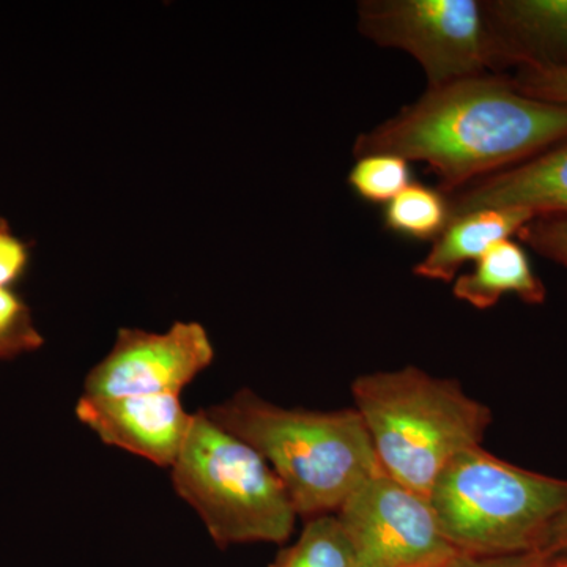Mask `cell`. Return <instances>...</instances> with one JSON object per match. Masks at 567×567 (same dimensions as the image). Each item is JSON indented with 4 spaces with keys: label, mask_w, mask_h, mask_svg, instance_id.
Returning <instances> with one entry per match:
<instances>
[{
    "label": "cell",
    "mask_w": 567,
    "mask_h": 567,
    "mask_svg": "<svg viewBox=\"0 0 567 567\" xmlns=\"http://www.w3.org/2000/svg\"><path fill=\"white\" fill-rule=\"evenodd\" d=\"M567 140V106L529 99L509 74L447 82L354 140L353 156H401L435 174L446 196Z\"/></svg>",
    "instance_id": "1"
},
{
    "label": "cell",
    "mask_w": 567,
    "mask_h": 567,
    "mask_svg": "<svg viewBox=\"0 0 567 567\" xmlns=\"http://www.w3.org/2000/svg\"><path fill=\"white\" fill-rule=\"evenodd\" d=\"M205 413L267 461L306 520L338 513L365 480L382 472L353 406L284 409L245 388Z\"/></svg>",
    "instance_id": "2"
},
{
    "label": "cell",
    "mask_w": 567,
    "mask_h": 567,
    "mask_svg": "<svg viewBox=\"0 0 567 567\" xmlns=\"http://www.w3.org/2000/svg\"><path fill=\"white\" fill-rule=\"evenodd\" d=\"M352 395L382 473L424 496L454 457L481 446L492 423V410L456 380L415 365L357 377Z\"/></svg>",
    "instance_id": "3"
},
{
    "label": "cell",
    "mask_w": 567,
    "mask_h": 567,
    "mask_svg": "<svg viewBox=\"0 0 567 567\" xmlns=\"http://www.w3.org/2000/svg\"><path fill=\"white\" fill-rule=\"evenodd\" d=\"M427 498L457 554H524L540 547L566 509L567 480L528 472L477 446L445 466Z\"/></svg>",
    "instance_id": "4"
},
{
    "label": "cell",
    "mask_w": 567,
    "mask_h": 567,
    "mask_svg": "<svg viewBox=\"0 0 567 567\" xmlns=\"http://www.w3.org/2000/svg\"><path fill=\"white\" fill-rule=\"evenodd\" d=\"M173 484L219 547L282 544L292 536L298 514L274 468L205 410L193 413Z\"/></svg>",
    "instance_id": "5"
},
{
    "label": "cell",
    "mask_w": 567,
    "mask_h": 567,
    "mask_svg": "<svg viewBox=\"0 0 567 567\" xmlns=\"http://www.w3.org/2000/svg\"><path fill=\"white\" fill-rule=\"evenodd\" d=\"M357 10L361 35L412 55L427 87L505 74L484 0H363Z\"/></svg>",
    "instance_id": "6"
},
{
    "label": "cell",
    "mask_w": 567,
    "mask_h": 567,
    "mask_svg": "<svg viewBox=\"0 0 567 567\" xmlns=\"http://www.w3.org/2000/svg\"><path fill=\"white\" fill-rule=\"evenodd\" d=\"M354 567H436L457 550L443 536L427 496L385 473L365 480L336 513Z\"/></svg>",
    "instance_id": "7"
},
{
    "label": "cell",
    "mask_w": 567,
    "mask_h": 567,
    "mask_svg": "<svg viewBox=\"0 0 567 567\" xmlns=\"http://www.w3.org/2000/svg\"><path fill=\"white\" fill-rule=\"evenodd\" d=\"M215 360L207 330L175 322L164 333L122 328L111 352L85 377L84 395L181 394Z\"/></svg>",
    "instance_id": "8"
},
{
    "label": "cell",
    "mask_w": 567,
    "mask_h": 567,
    "mask_svg": "<svg viewBox=\"0 0 567 567\" xmlns=\"http://www.w3.org/2000/svg\"><path fill=\"white\" fill-rule=\"evenodd\" d=\"M76 416L106 445L171 468L185 445L193 421V413L183 409L181 394L128 398L82 394Z\"/></svg>",
    "instance_id": "9"
},
{
    "label": "cell",
    "mask_w": 567,
    "mask_h": 567,
    "mask_svg": "<svg viewBox=\"0 0 567 567\" xmlns=\"http://www.w3.org/2000/svg\"><path fill=\"white\" fill-rule=\"evenodd\" d=\"M451 215L513 208L533 216L567 215V140L527 162L450 194ZM451 219V221H453Z\"/></svg>",
    "instance_id": "10"
},
{
    "label": "cell",
    "mask_w": 567,
    "mask_h": 567,
    "mask_svg": "<svg viewBox=\"0 0 567 567\" xmlns=\"http://www.w3.org/2000/svg\"><path fill=\"white\" fill-rule=\"evenodd\" d=\"M503 73L567 69V0H484Z\"/></svg>",
    "instance_id": "11"
},
{
    "label": "cell",
    "mask_w": 567,
    "mask_h": 567,
    "mask_svg": "<svg viewBox=\"0 0 567 567\" xmlns=\"http://www.w3.org/2000/svg\"><path fill=\"white\" fill-rule=\"evenodd\" d=\"M533 218L532 213L513 208H487L458 216L447 224L413 274L431 281L454 282L464 265L476 262L499 241L517 237Z\"/></svg>",
    "instance_id": "12"
},
{
    "label": "cell",
    "mask_w": 567,
    "mask_h": 567,
    "mask_svg": "<svg viewBox=\"0 0 567 567\" xmlns=\"http://www.w3.org/2000/svg\"><path fill=\"white\" fill-rule=\"evenodd\" d=\"M453 295L457 300L486 311L505 295H516L527 305H543L547 290L524 246L507 238L477 259L470 274L454 279Z\"/></svg>",
    "instance_id": "13"
},
{
    "label": "cell",
    "mask_w": 567,
    "mask_h": 567,
    "mask_svg": "<svg viewBox=\"0 0 567 567\" xmlns=\"http://www.w3.org/2000/svg\"><path fill=\"white\" fill-rule=\"evenodd\" d=\"M453 219L450 197L442 189L412 182L383 210L388 233L417 241H435Z\"/></svg>",
    "instance_id": "14"
},
{
    "label": "cell",
    "mask_w": 567,
    "mask_h": 567,
    "mask_svg": "<svg viewBox=\"0 0 567 567\" xmlns=\"http://www.w3.org/2000/svg\"><path fill=\"white\" fill-rule=\"evenodd\" d=\"M270 567H354V559L338 517L327 514L306 520L300 537Z\"/></svg>",
    "instance_id": "15"
},
{
    "label": "cell",
    "mask_w": 567,
    "mask_h": 567,
    "mask_svg": "<svg viewBox=\"0 0 567 567\" xmlns=\"http://www.w3.org/2000/svg\"><path fill=\"white\" fill-rule=\"evenodd\" d=\"M347 182L365 203L386 205L412 183V169L401 156L375 153L357 158Z\"/></svg>",
    "instance_id": "16"
},
{
    "label": "cell",
    "mask_w": 567,
    "mask_h": 567,
    "mask_svg": "<svg viewBox=\"0 0 567 567\" xmlns=\"http://www.w3.org/2000/svg\"><path fill=\"white\" fill-rule=\"evenodd\" d=\"M520 244L565 268L567 274V215L536 216L517 234Z\"/></svg>",
    "instance_id": "17"
},
{
    "label": "cell",
    "mask_w": 567,
    "mask_h": 567,
    "mask_svg": "<svg viewBox=\"0 0 567 567\" xmlns=\"http://www.w3.org/2000/svg\"><path fill=\"white\" fill-rule=\"evenodd\" d=\"M0 342L21 350L41 344L40 334L31 327L24 305L7 287H0Z\"/></svg>",
    "instance_id": "18"
},
{
    "label": "cell",
    "mask_w": 567,
    "mask_h": 567,
    "mask_svg": "<svg viewBox=\"0 0 567 567\" xmlns=\"http://www.w3.org/2000/svg\"><path fill=\"white\" fill-rule=\"evenodd\" d=\"M509 80L529 99L567 106V69H518Z\"/></svg>",
    "instance_id": "19"
},
{
    "label": "cell",
    "mask_w": 567,
    "mask_h": 567,
    "mask_svg": "<svg viewBox=\"0 0 567 567\" xmlns=\"http://www.w3.org/2000/svg\"><path fill=\"white\" fill-rule=\"evenodd\" d=\"M450 567H567V558L524 551V554L496 555V557H476L457 554Z\"/></svg>",
    "instance_id": "20"
},
{
    "label": "cell",
    "mask_w": 567,
    "mask_h": 567,
    "mask_svg": "<svg viewBox=\"0 0 567 567\" xmlns=\"http://www.w3.org/2000/svg\"><path fill=\"white\" fill-rule=\"evenodd\" d=\"M28 264V249L18 238L0 229V287L17 281Z\"/></svg>",
    "instance_id": "21"
},
{
    "label": "cell",
    "mask_w": 567,
    "mask_h": 567,
    "mask_svg": "<svg viewBox=\"0 0 567 567\" xmlns=\"http://www.w3.org/2000/svg\"><path fill=\"white\" fill-rule=\"evenodd\" d=\"M536 551L567 558V507L551 522L543 544Z\"/></svg>",
    "instance_id": "22"
},
{
    "label": "cell",
    "mask_w": 567,
    "mask_h": 567,
    "mask_svg": "<svg viewBox=\"0 0 567 567\" xmlns=\"http://www.w3.org/2000/svg\"><path fill=\"white\" fill-rule=\"evenodd\" d=\"M21 352L18 347L7 344V342H0V357H10V354H14Z\"/></svg>",
    "instance_id": "23"
},
{
    "label": "cell",
    "mask_w": 567,
    "mask_h": 567,
    "mask_svg": "<svg viewBox=\"0 0 567 567\" xmlns=\"http://www.w3.org/2000/svg\"><path fill=\"white\" fill-rule=\"evenodd\" d=\"M0 229H7L6 223H3L2 219H0Z\"/></svg>",
    "instance_id": "24"
},
{
    "label": "cell",
    "mask_w": 567,
    "mask_h": 567,
    "mask_svg": "<svg viewBox=\"0 0 567 567\" xmlns=\"http://www.w3.org/2000/svg\"><path fill=\"white\" fill-rule=\"evenodd\" d=\"M450 566H451V563H450V565H445V566H436V567H450Z\"/></svg>",
    "instance_id": "25"
}]
</instances>
